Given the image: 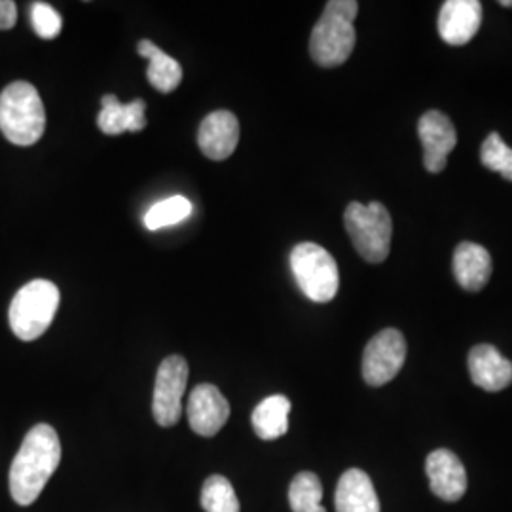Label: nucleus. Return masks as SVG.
<instances>
[{
    "label": "nucleus",
    "instance_id": "obj_15",
    "mask_svg": "<svg viewBox=\"0 0 512 512\" xmlns=\"http://www.w3.org/2000/svg\"><path fill=\"white\" fill-rule=\"evenodd\" d=\"M454 275L465 291L478 293L492 277V256L482 245L463 241L454 253Z\"/></svg>",
    "mask_w": 512,
    "mask_h": 512
},
{
    "label": "nucleus",
    "instance_id": "obj_19",
    "mask_svg": "<svg viewBox=\"0 0 512 512\" xmlns=\"http://www.w3.org/2000/svg\"><path fill=\"white\" fill-rule=\"evenodd\" d=\"M291 401L285 395H272L258 404L251 416L256 435L262 440H275L289 431Z\"/></svg>",
    "mask_w": 512,
    "mask_h": 512
},
{
    "label": "nucleus",
    "instance_id": "obj_21",
    "mask_svg": "<svg viewBox=\"0 0 512 512\" xmlns=\"http://www.w3.org/2000/svg\"><path fill=\"white\" fill-rule=\"evenodd\" d=\"M202 507L205 512H239L238 495L228 478L213 475L203 482Z\"/></svg>",
    "mask_w": 512,
    "mask_h": 512
},
{
    "label": "nucleus",
    "instance_id": "obj_26",
    "mask_svg": "<svg viewBox=\"0 0 512 512\" xmlns=\"http://www.w3.org/2000/svg\"><path fill=\"white\" fill-rule=\"evenodd\" d=\"M499 4H501V6H505V8H512V0H501Z\"/></svg>",
    "mask_w": 512,
    "mask_h": 512
},
{
    "label": "nucleus",
    "instance_id": "obj_13",
    "mask_svg": "<svg viewBox=\"0 0 512 512\" xmlns=\"http://www.w3.org/2000/svg\"><path fill=\"white\" fill-rule=\"evenodd\" d=\"M482 25V4L478 0H448L439 16L440 38L446 44L463 46L475 38Z\"/></svg>",
    "mask_w": 512,
    "mask_h": 512
},
{
    "label": "nucleus",
    "instance_id": "obj_16",
    "mask_svg": "<svg viewBox=\"0 0 512 512\" xmlns=\"http://www.w3.org/2000/svg\"><path fill=\"white\" fill-rule=\"evenodd\" d=\"M336 512H380V499L370 476L361 469L346 471L336 488Z\"/></svg>",
    "mask_w": 512,
    "mask_h": 512
},
{
    "label": "nucleus",
    "instance_id": "obj_20",
    "mask_svg": "<svg viewBox=\"0 0 512 512\" xmlns=\"http://www.w3.org/2000/svg\"><path fill=\"white\" fill-rule=\"evenodd\" d=\"M289 503L293 512H327L323 507V486L319 476L300 473L289 488Z\"/></svg>",
    "mask_w": 512,
    "mask_h": 512
},
{
    "label": "nucleus",
    "instance_id": "obj_1",
    "mask_svg": "<svg viewBox=\"0 0 512 512\" xmlns=\"http://www.w3.org/2000/svg\"><path fill=\"white\" fill-rule=\"evenodd\" d=\"M61 463V440L48 423L35 425L21 442L10 467V494L21 507H29L42 494Z\"/></svg>",
    "mask_w": 512,
    "mask_h": 512
},
{
    "label": "nucleus",
    "instance_id": "obj_9",
    "mask_svg": "<svg viewBox=\"0 0 512 512\" xmlns=\"http://www.w3.org/2000/svg\"><path fill=\"white\" fill-rule=\"evenodd\" d=\"M418 135L423 145V165L429 173H440L450 152L458 145L452 120L440 110H427L418 122Z\"/></svg>",
    "mask_w": 512,
    "mask_h": 512
},
{
    "label": "nucleus",
    "instance_id": "obj_12",
    "mask_svg": "<svg viewBox=\"0 0 512 512\" xmlns=\"http://www.w3.org/2000/svg\"><path fill=\"white\" fill-rule=\"evenodd\" d=\"M239 143V122L230 110H215L203 118L198 145L209 160L222 162L234 154Z\"/></svg>",
    "mask_w": 512,
    "mask_h": 512
},
{
    "label": "nucleus",
    "instance_id": "obj_18",
    "mask_svg": "<svg viewBox=\"0 0 512 512\" xmlns=\"http://www.w3.org/2000/svg\"><path fill=\"white\" fill-rule=\"evenodd\" d=\"M137 52L141 57L148 59L147 78L154 90L160 93H171L179 88L183 80V67L177 59L169 57L147 38L139 42Z\"/></svg>",
    "mask_w": 512,
    "mask_h": 512
},
{
    "label": "nucleus",
    "instance_id": "obj_22",
    "mask_svg": "<svg viewBox=\"0 0 512 512\" xmlns=\"http://www.w3.org/2000/svg\"><path fill=\"white\" fill-rule=\"evenodd\" d=\"M192 215V203L184 196H171L167 200L154 203L145 213V226L148 230H160L173 224H179Z\"/></svg>",
    "mask_w": 512,
    "mask_h": 512
},
{
    "label": "nucleus",
    "instance_id": "obj_17",
    "mask_svg": "<svg viewBox=\"0 0 512 512\" xmlns=\"http://www.w3.org/2000/svg\"><path fill=\"white\" fill-rule=\"evenodd\" d=\"M147 105L143 99H135L122 105L114 95L101 99V112L97 116V126L105 135H122L126 131H141L147 128Z\"/></svg>",
    "mask_w": 512,
    "mask_h": 512
},
{
    "label": "nucleus",
    "instance_id": "obj_6",
    "mask_svg": "<svg viewBox=\"0 0 512 512\" xmlns=\"http://www.w3.org/2000/svg\"><path fill=\"white\" fill-rule=\"evenodd\" d=\"M291 270L300 291L317 304L334 300L340 287V272L334 256L317 243H298L291 253Z\"/></svg>",
    "mask_w": 512,
    "mask_h": 512
},
{
    "label": "nucleus",
    "instance_id": "obj_3",
    "mask_svg": "<svg viewBox=\"0 0 512 512\" xmlns=\"http://www.w3.org/2000/svg\"><path fill=\"white\" fill-rule=\"evenodd\" d=\"M46 129V110L37 88L25 80L8 84L0 93V131L18 147L37 145Z\"/></svg>",
    "mask_w": 512,
    "mask_h": 512
},
{
    "label": "nucleus",
    "instance_id": "obj_24",
    "mask_svg": "<svg viewBox=\"0 0 512 512\" xmlns=\"http://www.w3.org/2000/svg\"><path fill=\"white\" fill-rule=\"evenodd\" d=\"M31 23L38 37L44 40H52L59 37L61 29H63V19L59 16V12L54 6L46 4V2H35L31 8Z\"/></svg>",
    "mask_w": 512,
    "mask_h": 512
},
{
    "label": "nucleus",
    "instance_id": "obj_25",
    "mask_svg": "<svg viewBox=\"0 0 512 512\" xmlns=\"http://www.w3.org/2000/svg\"><path fill=\"white\" fill-rule=\"evenodd\" d=\"M18 21V6L12 0H0V31L14 29Z\"/></svg>",
    "mask_w": 512,
    "mask_h": 512
},
{
    "label": "nucleus",
    "instance_id": "obj_2",
    "mask_svg": "<svg viewBox=\"0 0 512 512\" xmlns=\"http://www.w3.org/2000/svg\"><path fill=\"white\" fill-rule=\"evenodd\" d=\"M359 14L355 0H330L323 16L315 23L310 37L311 59L325 69L340 67L353 54L355 27L353 21Z\"/></svg>",
    "mask_w": 512,
    "mask_h": 512
},
{
    "label": "nucleus",
    "instance_id": "obj_5",
    "mask_svg": "<svg viewBox=\"0 0 512 512\" xmlns=\"http://www.w3.org/2000/svg\"><path fill=\"white\" fill-rule=\"evenodd\" d=\"M344 224L355 251L370 264L384 262L391 249L393 220L380 202L363 205L351 202L344 213Z\"/></svg>",
    "mask_w": 512,
    "mask_h": 512
},
{
    "label": "nucleus",
    "instance_id": "obj_7",
    "mask_svg": "<svg viewBox=\"0 0 512 512\" xmlns=\"http://www.w3.org/2000/svg\"><path fill=\"white\" fill-rule=\"evenodd\" d=\"M188 384V365L181 355H171L162 361L156 374L152 414L162 427H173L183 414V395Z\"/></svg>",
    "mask_w": 512,
    "mask_h": 512
},
{
    "label": "nucleus",
    "instance_id": "obj_23",
    "mask_svg": "<svg viewBox=\"0 0 512 512\" xmlns=\"http://www.w3.org/2000/svg\"><path fill=\"white\" fill-rule=\"evenodd\" d=\"M480 162L512 183V148L494 131L480 147Z\"/></svg>",
    "mask_w": 512,
    "mask_h": 512
},
{
    "label": "nucleus",
    "instance_id": "obj_8",
    "mask_svg": "<svg viewBox=\"0 0 512 512\" xmlns=\"http://www.w3.org/2000/svg\"><path fill=\"white\" fill-rule=\"evenodd\" d=\"M406 361V340L397 329L378 332L363 353V378L372 387H382L397 378Z\"/></svg>",
    "mask_w": 512,
    "mask_h": 512
},
{
    "label": "nucleus",
    "instance_id": "obj_11",
    "mask_svg": "<svg viewBox=\"0 0 512 512\" xmlns=\"http://www.w3.org/2000/svg\"><path fill=\"white\" fill-rule=\"evenodd\" d=\"M431 492L442 501L456 503L467 492V473L461 459L446 448L429 454L425 461Z\"/></svg>",
    "mask_w": 512,
    "mask_h": 512
},
{
    "label": "nucleus",
    "instance_id": "obj_10",
    "mask_svg": "<svg viewBox=\"0 0 512 512\" xmlns=\"http://www.w3.org/2000/svg\"><path fill=\"white\" fill-rule=\"evenodd\" d=\"M188 423L200 437H215L230 418V403L219 387L200 384L190 393L186 404Z\"/></svg>",
    "mask_w": 512,
    "mask_h": 512
},
{
    "label": "nucleus",
    "instance_id": "obj_14",
    "mask_svg": "<svg viewBox=\"0 0 512 512\" xmlns=\"http://www.w3.org/2000/svg\"><path fill=\"white\" fill-rule=\"evenodd\" d=\"M469 372L473 384L484 391L497 393L512 384V363L505 359L497 348L480 344L469 353Z\"/></svg>",
    "mask_w": 512,
    "mask_h": 512
},
{
    "label": "nucleus",
    "instance_id": "obj_4",
    "mask_svg": "<svg viewBox=\"0 0 512 512\" xmlns=\"http://www.w3.org/2000/svg\"><path fill=\"white\" fill-rule=\"evenodd\" d=\"M59 289L48 279H35L21 287L8 311L10 327L23 342L40 338L54 323L59 308Z\"/></svg>",
    "mask_w": 512,
    "mask_h": 512
}]
</instances>
